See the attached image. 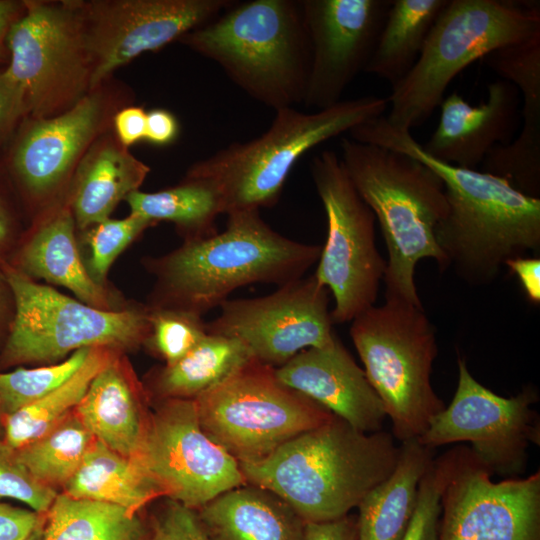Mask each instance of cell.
Masks as SVG:
<instances>
[{
	"label": "cell",
	"mask_w": 540,
	"mask_h": 540,
	"mask_svg": "<svg viewBox=\"0 0 540 540\" xmlns=\"http://www.w3.org/2000/svg\"><path fill=\"white\" fill-rule=\"evenodd\" d=\"M349 135L404 153L441 178L448 210L435 229L436 242L447 269L468 285H490L507 261L539 254L540 198L520 192L505 178L428 156L409 130L392 127L384 115L354 127Z\"/></svg>",
	"instance_id": "1"
},
{
	"label": "cell",
	"mask_w": 540,
	"mask_h": 540,
	"mask_svg": "<svg viewBox=\"0 0 540 540\" xmlns=\"http://www.w3.org/2000/svg\"><path fill=\"white\" fill-rule=\"evenodd\" d=\"M226 228L184 241L146 268L156 278L148 306L202 316L219 307L237 288L253 283L282 286L304 277L322 246L289 239L272 229L259 210L227 215Z\"/></svg>",
	"instance_id": "2"
},
{
	"label": "cell",
	"mask_w": 540,
	"mask_h": 540,
	"mask_svg": "<svg viewBox=\"0 0 540 540\" xmlns=\"http://www.w3.org/2000/svg\"><path fill=\"white\" fill-rule=\"evenodd\" d=\"M392 434L364 433L340 417L289 440L263 460L239 463L246 483L270 490L306 522L342 518L394 471Z\"/></svg>",
	"instance_id": "3"
},
{
	"label": "cell",
	"mask_w": 540,
	"mask_h": 540,
	"mask_svg": "<svg viewBox=\"0 0 540 540\" xmlns=\"http://www.w3.org/2000/svg\"><path fill=\"white\" fill-rule=\"evenodd\" d=\"M340 149L341 162L385 240V299L423 307L414 279L418 262L431 258L440 271L447 269L435 238L448 210L441 178L420 161L377 145L343 137Z\"/></svg>",
	"instance_id": "4"
},
{
	"label": "cell",
	"mask_w": 540,
	"mask_h": 540,
	"mask_svg": "<svg viewBox=\"0 0 540 540\" xmlns=\"http://www.w3.org/2000/svg\"><path fill=\"white\" fill-rule=\"evenodd\" d=\"M234 3L179 40L266 107L276 111L303 103L311 45L301 0Z\"/></svg>",
	"instance_id": "5"
},
{
	"label": "cell",
	"mask_w": 540,
	"mask_h": 540,
	"mask_svg": "<svg viewBox=\"0 0 540 540\" xmlns=\"http://www.w3.org/2000/svg\"><path fill=\"white\" fill-rule=\"evenodd\" d=\"M388 105V98L362 96L311 113L294 107L278 109L262 135L246 142H233L194 163L185 179L210 186L218 194L226 215L272 207L304 154L383 116Z\"/></svg>",
	"instance_id": "6"
},
{
	"label": "cell",
	"mask_w": 540,
	"mask_h": 540,
	"mask_svg": "<svg viewBox=\"0 0 540 540\" xmlns=\"http://www.w3.org/2000/svg\"><path fill=\"white\" fill-rule=\"evenodd\" d=\"M539 31V4L448 0L415 65L391 88L386 121L409 131L421 125L440 106L450 83L467 66Z\"/></svg>",
	"instance_id": "7"
},
{
	"label": "cell",
	"mask_w": 540,
	"mask_h": 540,
	"mask_svg": "<svg viewBox=\"0 0 540 540\" xmlns=\"http://www.w3.org/2000/svg\"><path fill=\"white\" fill-rule=\"evenodd\" d=\"M351 322V339L392 422V436L419 438L446 407L431 385L438 347L424 307L389 298Z\"/></svg>",
	"instance_id": "8"
},
{
	"label": "cell",
	"mask_w": 540,
	"mask_h": 540,
	"mask_svg": "<svg viewBox=\"0 0 540 540\" xmlns=\"http://www.w3.org/2000/svg\"><path fill=\"white\" fill-rule=\"evenodd\" d=\"M15 313L0 353V366L54 364L83 348L131 350L145 343L151 328L150 307L130 305L102 310L37 283L4 266Z\"/></svg>",
	"instance_id": "9"
},
{
	"label": "cell",
	"mask_w": 540,
	"mask_h": 540,
	"mask_svg": "<svg viewBox=\"0 0 540 540\" xmlns=\"http://www.w3.org/2000/svg\"><path fill=\"white\" fill-rule=\"evenodd\" d=\"M194 402L204 432L238 463L263 460L334 415L255 359Z\"/></svg>",
	"instance_id": "10"
},
{
	"label": "cell",
	"mask_w": 540,
	"mask_h": 540,
	"mask_svg": "<svg viewBox=\"0 0 540 540\" xmlns=\"http://www.w3.org/2000/svg\"><path fill=\"white\" fill-rule=\"evenodd\" d=\"M11 54L2 76L23 114L52 117L90 90L91 66L77 2H24L6 38Z\"/></svg>",
	"instance_id": "11"
},
{
	"label": "cell",
	"mask_w": 540,
	"mask_h": 540,
	"mask_svg": "<svg viewBox=\"0 0 540 540\" xmlns=\"http://www.w3.org/2000/svg\"><path fill=\"white\" fill-rule=\"evenodd\" d=\"M310 171L327 218L314 276L333 295V324L350 322L375 305L386 270L375 241L376 218L334 151L314 156Z\"/></svg>",
	"instance_id": "12"
},
{
	"label": "cell",
	"mask_w": 540,
	"mask_h": 540,
	"mask_svg": "<svg viewBox=\"0 0 540 540\" xmlns=\"http://www.w3.org/2000/svg\"><path fill=\"white\" fill-rule=\"evenodd\" d=\"M133 458L163 496L193 510L246 484L237 460L202 429L194 399H164Z\"/></svg>",
	"instance_id": "13"
},
{
	"label": "cell",
	"mask_w": 540,
	"mask_h": 540,
	"mask_svg": "<svg viewBox=\"0 0 540 540\" xmlns=\"http://www.w3.org/2000/svg\"><path fill=\"white\" fill-rule=\"evenodd\" d=\"M458 373L450 405L432 418L417 439L431 449L469 442L493 474L521 473L529 445L540 442L539 416L532 408L539 399L536 389L527 386L515 396H499L471 375L463 358L458 359Z\"/></svg>",
	"instance_id": "14"
},
{
	"label": "cell",
	"mask_w": 540,
	"mask_h": 540,
	"mask_svg": "<svg viewBox=\"0 0 540 540\" xmlns=\"http://www.w3.org/2000/svg\"><path fill=\"white\" fill-rule=\"evenodd\" d=\"M438 540H540V472L492 480L465 446L450 449Z\"/></svg>",
	"instance_id": "15"
},
{
	"label": "cell",
	"mask_w": 540,
	"mask_h": 540,
	"mask_svg": "<svg viewBox=\"0 0 540 540\" xmlns=\"http://www.w3.org/2000/svg\"><path fill=\"white\" fill-rule=\"evenodd\" d=\"M206 323L208 334L240 340L253 358L281 366L308 348L330 344L336 336L329 311V290L314 274L279 286L257 298L227 299Z\"/></svg>",
	"instance_id": "16"
},
{
	"label": "cell",
	"mask_w": 540,
	"mask_h": 540,
	"mask_svg": "<svg viewBox=\"0 0 540 540\" xmlns=\"http://www.w3.org/2000/svg\"><path fill=\"white\" fill-rule=\"evenodd\" d=\"M231 0H116L78 3L91 66L90 90L138 55L208 23Z\"/></svg>",
	"instance_id": "17"
},
{
	"label": "cell",
	"mask_w": 540,
	"mask_h": 540,
	"mask_svg": "<svg viewBox=\"0 0 540 540\" xmlns=\"http://www.w3.org/2000/svg\"><path fill=\"white\" fill-rule=\"evenodd\" d=\"M311 45L303 104L322 110L341 101L365 71L392 0H301Z\"/></svg>",
	"instance_id": "18"
},
{
	"label": "cell",
	"mask_w": 540,
	"mask_h": 540,
	"mask_svg": "<svg viewBox=\"0 0 540 540\" xmlns=\"http://www.w3.org/2000/svg\"><path fill=\"white\" fill-rule=\"evenodd\" d=\"M104 116L102 96L91 92L60 114L29 123L13 150L12 168L32 199L48 200L59 191L96 140Z\"/></svg>",
	"instance_id": "19"
},
{
	"label": "cell",
	"mask_w": 540,
	"mask_h": 540,
	"mask_svg": "<svg viewBox=\"0 0 540 540\" xmlns=\"http://www.w3.org/2000/svg\"><path fill=\"white\" fill-rule=\"evenodd\" d=\"M284 385L318 402L364 433L382 430L383 404L337 336L320 348H308L275 368Z\"/></svg>",
	"instance_id": "20"
},
{
	"label": "cell",
	"mask_w": 540,
	"mask_h": 540,
	"mask_svg": "<svg viewBox=\"0 0 540 540\" xmlns=\"http://www.w3.org/2000/svg\"><path fill=\"white\" fill-rule=\"evenodd\" d=\"M520 93L500 79L487 85V97L470 105L457 92L444 97L438 125L421 145L430 157L460 168L476 170L488 153L509 144L518 127Z\"/></svg>",
	"instance_id": "21"
},
{
	"label": "cell",
	"mask_w": 540,
	"mask_h": 540,
	"mask_svg": "<svg viewBox=\"0 0 540 540\" xmlns=\"http://www.w3.org/2000/svg\"><path fill=\"white\" fill-rule=\"evenodd\" d=\"M485 63L522 95V127L507 145L493 148L483 172L508 180L517 190L540 197V31L527 40L497 49Z\"/></svg>",
	"instance_id": "22"
},
{
	"label": "cell",
	"mask_w": 540,
	"mask_h": 540,
	"mask_svg": "<svg viewBox=\"0 0 540 540\" xmlns=\"http://www.w3.org/2000/svg\"><path fill=\"white\" fill-rule=\"evenodd\" d=\"M31 279H43L74 293L78 300L102 310L124 306L107 286L96 283L84 263L76 239V224L69 204L57 208L32 232L14 267Z\"/></svg>",
	"instance_id": "23"
},
{
	"label": "cell",
	"mask_w": 540,
	"mask_h": 540,
	"mask_svg": "<svg viewBox=\"0 0 540 540\" xmlns=\"http://www.w3.org/2000/svg\"><path fill=\"white\" fill-rule=\"evenodd\" d=\"M141 399L140 386L118 352L92 379L74 412L95 439L133 458L148 420L142 415Z\"/></svg>",
	"instance_id": "24"
},
{
	"label": "cell",
	"mask_w": 540,
	"mask_h": 540,
	"mask_svg": "<svg viewBox=\"0 0 540 540\" xmlns=\"http://www.w3.org/2000/svg\"><path fill=\"white\" fill-rule=\"evenodd\" d=\"M149 171L117 138L96 139L74 173L68 204L76 228L84 231L108 219L120 201L139 190Z\"/></svg>",
	"instance_id": "25"
},
{
	"label": "cell",
	"mask_w": 540,
	"mask_h": 540,
	"mask_svg": "<svg viewBox=\"0 0 540 540\" xmlns=\"http://www.w3.org/2000/svg\"><path fill=\"white\" fill-rule=\"evenodd\" d=\"M196 511L210 540H301L305 525L278 495L249 483Z\"/></svg>",
	"instance_id": "26"
},
{
	"label": "cell",
	"mask_w": 540,
	"mask_h": 540,
	"mask_svg": "<svg viewBox=\"0 0 540 540\" xmlns=\"http://www.w3.org/2000/svg\"><path fill=\"white\" fill-rule=\"evenodd\" d=\"M435 449L417 438L401 442L396 467L361 500L357 540H401L412 518L419 483L435 459Z\"/></svg>",
	"instance_id": "27"
},
{
	"label": "cell",
	"mask_w": 540,
	"mask_h": 540,
	"mask_svg": "<svg viewBox=\"0 0 540 540\" xmlns=\"http://www.w3.org/2000/svg\"><path fill=\"white\" fill-rule=\"evenodd\" d=\"M63 493L75 499L117 505L133 513L163 496L134 458L111 450L97 439L63 486Z\"/></svg>",
	"instance_id": "28"
},
{
	"label": "cell",
	"mask_w": 540,
	"mask_h": 540,
	"mask_svg": "<svg viewBox=\"0 0 540 540\" xmlns=\"http://www.w3.org/2000/svg\"><path fill=\"white\" fill-rule=\"evenodd\" d=\"M448 0H392L375 49L365 68L391 88L411 71Z\"/></svg>",
	"instance_id": "29"
},
{
	"label": "cell",
	"mask_w": 540,
	"mask_h": 540,
	"mask_svg": "<svg viewBox=\"0 0 540 540\" xmlns=\"http://www.w3.org/2000/svg\"><path fill=\"white\" fill-rule=\"evenodd\" d=\"M252 359L240 340L207 333L182 359L161 368L154 376L152 387L164 399H195Z\"/></svg>",
	"instance_id": "30"
},
{
	"label": "cell",
	"mask_w": 540,
	"mask_h": 540,
	"mask_svg": "<svg viewBox=\"0 0 540 540\" xmlns=\"http://www.w3.org/2000/svg\"><path fill=\"white\" fill-rule=\"evenodd\" d=\"M139 513L60 493L45 515L42 540H150Z\"/></svg>",
	"instance_id": "31"
},
{
	"label": "cell",
	"mask_w": 540,
	"mask_h": 540,
	"mask_svg": "<svg viewBox=\"0 0 540 540\" xmlns=\"http://www.w3.org/2000/svg\"><path fill=\"white\" fill-rule=\"evenodd\" d=\"M125 201L131 213L155 223L172 222L184 241L218 233L216 219L223 214L220 198L210 186L185 178L179 185L157 192L134 191Z\"/></svg>",
	"instance_id": "32"
},
{
	"label": "cell",
	"mask_w": 540,
	"mask_h": 540,
	"mask_svg": "<svg viewBox=\"0 0 540 540\" xmlns=\"http://www.w3.org/2000/svg\"><path fill=\"white\" fill-rule=\"evenodd\" d=\"M120 351L93 348L83 366L64 384L3 419V443L17 450L53 429L74 411L95 375Z\"/></svg>",
	"instance_id": "33"
},
{
	"label": "cell",
	"mask_w": 540,
	"mask_h": 540,
	"mask_svg": "<svg viewBox=\"0 0 540 540\" xmlns=\"http://www.w3.org/2000/svg\"><path fill=\"white\" fill-rule=\"evenodd\" d=\"M94 440L73 411L48 433L15 450V454L35 479L54 489L63 488Z\"/></svg>",
	"instance_id": "34"
},
{
	"label": "cell",
	"mask_w": 540,
	"mask_h": 540,
	"mask_svg": "<svg viewBox=\"0 0 540 540\" xmlns=\"http://www.w3.org/2000/svg\"><path fill=\"white\" fill-rule=\"evenodd\" d=\"M92 349L77 350L54 364L0 372V402L4 416L41 399L64 384L83 366Z\"/></svg>",
	"instance_id": "35"
},
{
	"label": "cell",
	"mask_w": 540,
	"mask_h": 540,
	"mask_svg": "<svg viewBox=\"0 0 540 540\" xmlns=\"http://www.w3.org/2000/svg\"><path fill=\"white\" fill-rule=\"evenodd\" d=\"M156 223L131 213L123 219H106L82 232V240L90 254L86 268L92 279L107 286V274L116 258L147 228Z\"/></svg>",
	"instance_id": "36"
},
{
	"label": "cell",
	"mask_w": 540,
	"mask_h": 540,
	"mask_svg": "<svg viewBox=\"0 0 540 540\" xmlns=\"http://www.w3.org/2000/svg\"><path fill=\"white\" fill-rule=\"evenodd\" d=\"M150 323L145 343L167 366L182 359L207 334L202 316L184 310L150 307Z\"/></svg>",
	"instance_id": "37"
},
{
	"label": "cell",
	"mask_w": 540,
	"mask_h": 540,
	"mask_svg": "<svg viewBox=\"0 0 540 540\" xmlns=\"http://www.w3.org/2000/svg\"><path fill=\"white\" fill-rule=\"evenodd\" d=\"M450 450L435 457L420 480L416 506L401 540H438L442 493L450 466Z\"/></svg>",
	"instance_id": "38"
},
{
	"label": "cell",
	"mask_w": 540,
	"mask_h": 540,
	"mask_svg": "<svg viewBox=\"0 0 540 540\" xmlns=\"http://www.w3.org/2000/svg\"><path fill=\"white\" fill-rule=\"evenodd\" d=\"M59 493L35 479L19 462L15 450L0 442V499L10 498L46 514Z\"/></svg>",
	"instance_id": "39"
},
{
	"label": "cell",
	"mask_w": 540,
	"mask_h": 540,
	"mask_svg": "<svg viewBox=\"0 0 540 540\" xmlns=\"http://www.w3.org/2000/svg\"><path fill=\"white\" fill-rule=\"evenodd\" d=\"M150 540H210L197 511L170 500L154 519Z\"/></svg>",
	"instance_id": "40"
},
{
	"label": "cell",
	"mask_w": 540,
	"mask_h": 540,
	"mask_svg": "<svg viewBox=\"0 0 540 540\" xmlns=\"http://www.w3.org/2000/svg\"><path fill=\"white\" fill-rule=\"evenodd\" d=\"M45 515L0 503V540H26L44 524Z\"/></svg>",
	"instance_id": "41"
},
{
	"label": "cell",
	"mask_w": 540,
	"mask_h": 540,
	"mask_svg": "<svg viewBox=\"0 0 540 540\" xmlns=\"http://www.w3.org/2000/svg\"><path fill=\"white\" fill-rule=\"evenodd\" d=\"M301 540H357V518L346 515L326 522H306Z\"/></svg>",
	"instance_id": "42"
},
{
	"label": "cell",
	"mask_w": 540,
	"mask_h": 540,
	"mask_svg": "<svg viewBox=\"0 0 540 540\" xmlns=\"http://www.w3.org/2000/svg\"><path fill=\"white\" fill-rule=\"evenodd\" d=\"M147 113L141 107H126L114 117L116 138L125 147L145 139Z\"/></svg>",
	"instance_id": "43"
},
{
	"label": "cell",
	"mask_w": 540,
	"mask_h": 540,
	"mask_svg": "<svg viewBox=\"0 0 540 540\" xmlns=\"http://www.w3.org/2000/svg\"><path fill=\"white\" fill-rule=\"evenodd\" d=\"M510 272L520 280L528 300L540 303V258L536 256L518 257L506 262Z\"/></svg>",
	"instance_id": "44"
},
{
	"label": "cell",
	"mask_w": 540,
	"mask_h": 540,
	"mask_svg": "<svg viewBox=\"0 0 540 540\" xmlns=\"http://www.w3.org/2000/svg\"><path fill=\"white\" fill-rule=\"evenodd\" d=\"M179 131L173 114L164 109L147 113L145 140L156 145H166L175 140Z\"/></svg>",
	"instance_id": "45"
},
{
	"label": "cell",
	"mask_w": 540,
	"mask_h": 540,
	"mask_svg": "<svg viewBox=\"0 0 540 540\" xmlns=\"http://www.w3.org/2000/svg\"><path fill=\"white\" fill-rule=\"evenodd\" d=\"M22 114L19 97L0 73V135Z\"/></svg>",
	"instance_id": "46"
},
{
	"label": "cell",
	"mask_w": 540,
	"mask_h": 540,
	"mask_svg": "<svg viewBox=\"0 0 540 540\" xmlns=\"http://www.w3.org/2000/svg\"><path fill=\"white\" fill-rule=\"evenodd\" d=\"M15 313L14 295L4 266H0V334L8 335Z\"/></svg>",
	"instance_id": "47"
},
{
	"label": "cell",
	"mask_w": 540,
	"mask_h": 540,
	"mask_svg": "<svg viewBox=\"0 0 540 540\" xmlns=\"http://www.w3.org/2000/svg\"><path fill=\"white\" fill-rule=\"evenodd\" d=\"M22 6L15 1L0 0V53L12 24L23 11L19 12Z\"/></svg>",
	"instance_id": "48"
},
{
	"label": "cell",
	"mask_w": 540,
	"mask_h": 540,
	"mask_svg": "<svg viewBox=\"0 0 540 540\" xmlns=\"http://www.w3.org/2000/svg\"><path fill=\"white\" fill-rule=\"evenodd\" d=\"M13 238V225L10 215L0 200V254Z\"/></svg>",
	"instance_id": "49"
},
{
	"label": "cell",
	"mask_w": 540,
	"mask_h": 540,
	"mask_svg": "<svg viewBox=\"0 0 540 540\" xmlns=\"http://www.w3.org/2000/svg\"><path fill=\"white\" fill-rule=\"evenodd\" d=\"M45 523V522H44ZM44 524L37 528L26 540H42Z\"/></svg>",
	"instance_id": "50"
},
{
	"label": "cell",
	"mask_w": 540,
	"mask_h": 540,
	"mask_svg": "<svg viewBox=\"0 0 540 540\" xmlns=\"http://www.w3.org/2000/svg\"><path fill=\"white\" fill-rule=\"evenodd\" d=\"M4 413L0 402V442L4 439V427H3Z\"/></svg>",
	"instance_id": "51"
}]
</instances>
